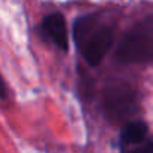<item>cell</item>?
Wrapping results in <instances>:
<instances>
[{
  "label": "cell",
  "instance_id": "cell-1",
  "mask_svg": "<svg viewBox=\"0 0 153 153\" xmlns=\"http://www.w3.org/2000/svg\"><path fill=\"white\" fill-rule=\"evenodd\" d=\"M104 111L111 122L129 119L137 111V94L125 82L108 83L104 89Z\"/></svg>",
  "mask_w": 153,
  "mask_h": 153
},
{
  "label": "cell",
  "instance_id": "cell-2",
  "mask_svg": "<svg viewBox=\"0 0 153 153\" xmlns=\"http://www.w3.org/2000/svg\"><path fill=\"white\" fill-rule=\"evenodd\" d=\"M116 56L122 62L153 61V28L140 27L128 33L120 42Z\"/></svg>",
  "mask_w": 153,
  "mask_h": 153
},
{
  "label": "cell",
  "instance_id": "cell-3",
  "mask_svg": "<svg viewBox=\"0 0 153 153\" xmlns=\"http://www.w3.org/2000/svg\"><path fill=\"white\" fill-rule=\"evenodd\" d=\"M113 42V33L108 28H101L94 33V36L88 40L85 48V59L91 65L100 64L104 55L110 49Z\"/></svg>",
  "mask_w": 153,
  "mask_h": 153
},
{
  "label": "cell",
  "instance_id": "cell-4",
  "mask_svg": "<svg viewBox=\"0 0 153 153\" xmlns=\"http://www.w3.org/2000/svg\"><path fill=\"white\" fill-rule=\"evenodd\" d=\"M43 31L52 42L62 51L68 48V34H67V27L62 15L59 13H52L43 19Z\"/></svg>",
  "mask_w": 153,
  "mask_h": 153
},
{
  "label": "cell",
  "instance_id": "cell-5",
  "mask_svg": "<svg viewBox=\"0 0 153 153\" xmlns=\"http://www.w3.org/2000/svg\"><path fill=\"white\" fill-rule=\"evenodd\" d=\"M147 138V125L141 120H134L129 122L122 132V146L140 144Z\"/></svg>",
  "mask_w": 153,
  "mask_h": 153
},
{
  "label": "cell",
  "instance_id": "cell-6",
  "mask_svg": "<svg viewBox=\"0 0 153 153\" xmlns=\"http://www.w3.org/2000/svg\"><path fill=\"white\" fill-rule=\"evenodd\" d=\"M122 153H153V141L147 138L146 141L134 146H122Z\"/></svg>",
  "mask_w": 153,
  "mask_h": 153
},
{
  "label": "cell",
  "instance_id": "cell-7",
  "mask_svg": "<svg viewBox=\"0 0 153 153\" xmlns=\"http://www.w3.org/2000/svg\"><path fill=\"white\" fill-rule=\"evenodd\" d=\"M4 95H6V89H4V83L0 77V98H4Z\"/></svg>",
  "mask_w": 153,
  "mask_h": 153
}]
</instances>
